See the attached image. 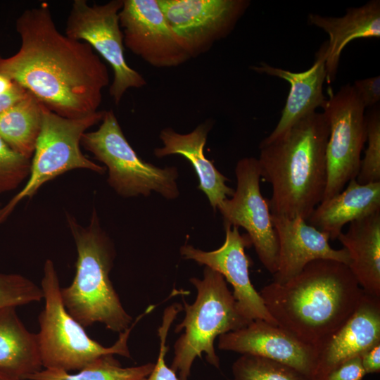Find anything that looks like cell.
I'll use <instances>...</instances> for the list:
<instances>
[{"mask_svg":"<svg viewBox=\"0 0 380 380\" xmlns=\"http://www.w3.org/2000/svg\"><path fill=\"white\" fill-rule=\"evenodd\" d=\"M15 27L21 45L14 55L0 56V75L62 117L82 118L99 111L110 78L91 45L61 34L47 3L25 10Z\"/></svg>","mask_w":380,"mask_h":380,"instance_id":"6da1fadb","label":"cell"},{"mask_svg":"<svg viewBox=\"0 0 380 380\" xmlns=\"http://www.w3.org/2000/svg\"><path fill=\"white\" fill-rule=\"evenodd\" d=\"M259 293L278 326L317 349L355 312L364 291L347 265L316 260Z\"/></svg>","mask_w":380,"mask_h":380,"instance_id":"7a4b0ae2","label":"cell"},{"mask_svg":"<svg viewBox=\"0 0 380 380\" xmlns=\"http://www.w3.org/2000/svg\"><path fill=\"white\" fill-rule=\"evenodd\" d=\"M329 127L324 113L300 120L275 141L260 145V177L272 186V215L307 221L322 202L327 182Z\"/></svg>","mask_w":380,"mask_h":380,"instance_id":"3957f363","label":"cell"},{"mask_svg":"<svg viewBox=\"0 0 380 380\" xmlns=\"http://www.w3.org/2000/svg\"><path fill=\"white\" fill-rule=\"evenodd\" d=\"M66 217L77 258L72 283L61 288L63 305L84 328L100 322L120 334L130 327L132 317L109 277L115 257L113 243L101 228L95 210L86 227L70 214Z\"/></svg>","mask_w":380,"mask_h":380,"instance_id":"277c9868","label":"cell"},{"mask_svg":"<svg viewBox=\"0 0 380 380\" xmlns=\"http://www.w3.org/2000/svg\"><path fill=\"white\" fill-rule=\"evenodd\" d=\"M190 281L197 295L192 304L184 300L185 316L175 331H184L174 345L170 366L179 380H188L194 360L201 357L203 353L208 363L220 368V359L214 348L215 338L249 323L239 312L221 274L205 267L202 279L193 277Z\"/></svg>","mask_w":380,"mask_h":380,"instance_id":"5b68a950","label":"cell"},{"mask_svg":"<svg viewBox=\"0 0 380 380\" xmlns=\"http://www.w3.org/2000/svg\"><path fill=\"white\" fill-rule=\"evenodd\" d=\"M43 270L41 289L45 305L39 315V332L37 334L42 367L79 371L106 355L130 357L127 346L130 332L147 313L140 315L134 324L120 333L112 346L104 347L92 339L65 308L53 261L47 259Z\"/></svg>","mask_w":380,"mask_h":380,"instance_id":"8992f818","label":"cell"},{"mask_svg":"<svg viewBox=\"0 0 380 380\" xmlns=\"http://www.w3.org/2000/svg\"><path fill=\"white\" fill-rule=\"evenodd\" d=\"M81 145L105 165L108 182L120 196H147L152 191L168 199L179 196L177 168H160L143 160L127 141L112 110L105 111L98 129L83 134Z\"/></svg>","mask_w":380,"mask_h":380,"instance_id":"52a82bcc","label":"cell"},{"mask_svg":"<svg viewBox=\"0 0 380 380\" xmlns=\"http://www.w3.org/2000/svg\"><path fill=\"white\" fill-rule=\"evenodd\" d=\"M106 110L77 119L62 117L42 104V128L31 160L28 179L20 191L0 208V224L23 198H32L46 182L75 169L103 174L106 167L91 161L80 149L81 139L90 127L101 122Z\"/></svg>","mask_w":380,"mask_h":380,"instance_id":"ba28073f","label":"cell"},{"mask_svg":"<svg viewBox=\"0 0 380 380\" xmlns=\"http://www.w3.org/2000/svg\"><path fill=\"white\" fill-rule=\"evenodd\" d=\"M122 6V0L91 6L85 0H75L65 27L67 37L88 43L111 66L113 80L109 94L116 105L129 89H139L146 84L144 77L125 61L119 21Z\"/></svg>","mask_w":380,"mask_h":380,"instance_id":"9c48e42d","label":"cell"},{"mask_svg":"<svg viewBox=\"0 0 380 380\" xmlns=\"http://www.w3.org/2000/svg\"><path fill=\"white\" fill-rule=\"evenodd\" d=\"M365 109L349 84L327 101L323 113L329 133L326 148L327 182L322 201L338 194L357 177L361 152L367 141Z\"/></svg>","mask_w":380,"mask_h":380,"instance_id":"30bf717a","label":"cell"},{"mask_svg":"<svg viewBox=\"0 0 380 380\" xmlns=\"http://www.w3.org/2000/svg\"><path fill=\"white\" fill-rule=\"evenodd\" d=\"M235 174L236 189L231 198L222 201L217 209L224 225L241 227L247 232L259 260L273 275L278 266L279 243L268 200L261 194L258 159L239 160Z\"/></svg>","mask_w":380,"mask_h":380,"instance_id":"8fae6325","label":"cell"},{"mask_svg":"<svg viewBox=\"0 0 380 380\" xmlns=\"http://www.w3.org/2000/svg\"><path fill=\"white\" fill-rule=\"evenodd\" d=\"M170 26L191 58L227 37L248 9V0H158Z\"/></svg>","mask_w":380,"mask_h":380,"instance_id":"7c38bea8","label":"cell"},{"mask_svg":"<svg viewBox=\"0 0 380 380\" xmlns=\"http://www.w3.org/2000/svg\"><path fill=\"white\" fill-rule=\"evenodd\" d=\"M119 21L124 45L150 65L175 68L191 59L158 0H122Z\"/></svg>","mask_w":380,"mask_h":380,"instance_id":"4fadbf2b","label":"cell"},{"mask_svg":"<svg viewBox=\"0 0 380 380\" xmlns=\"http://www.w3.org/2000/svg\"><path fill=\"white\" fill-rule=\"evenodd\" d=\"M225 240L217 249L204 251L184 245L180 253L184 259L193 260L221 274L233 287V296L240 314L249 322L264 319L277 324L268 312L259 292L251 282L250 262L245 248L251 246L248 235H241L239 227L224 225Z\"/></svg>","mask_w":380,"mask_h":380,"instance_id":"5bb4252c","label":"cell"},{"mask_svg":"<svg viewBox=\"0 0 380 380\" xmlns=\"http://www.w3.org/2000/svg\"><path fill=\"white\" fill-rule=\"evenodd\" d=\"M218 348L285 364L311 380L317 365L316 347L264 319H254L242 328L220 335Z\"/></svg>","mask_w":380,"mask_h":380,"instance_id":"9a60e30c","label":"cell"},{"mask_svg":"<svg viewBox=\"0 0 380 380\" xmlns=\"http://www.w3.org/2000/svg\"><path fill=\"white\" fill-rule=\"evenodd\" d=\"M272 221L279 243L278 266L273 281L286 282L316 260H331L350 265L346 248H333L329 236L303 218L272 215Z\"/></svg>","mask_w":380,"mask_h":380,"instance_id":"2e32d148","label":"cell"},{"mask_svg":"<svg viewBox=\"0 0 380 380\" xmlns=\"http://www.w3.org/2000/svg\"><path fill=\"white\" fill-rule=\"evenodd\" d=\"M380 343V297L367 293L352 315L317 348L312 380H324L343 362Z\"/></svg>","mask_w":380,"mask_h":380,"instance_id":"e0dca14e","label":"cell"},{"mask_svg":"<svg viewBox=\"0 0 380 380\" xmlns=\"http://www.w3.org/2000/svg\"><path fill=\"white\" fill-rule=\"evenodd\" d=\"M325 53L326 42L316 53L312 67L301 72H293L265 63L251 68L255 72L281 78L290 84L280 119L274 130L260 145L275 141L300 120L315 112L316 108H324L327 101L323 94V84L326 81Z\"/></svg>","mask_w":380,"mask_h":380,"instance_id":"ac0fdd59","label":"cell"},{"mask_svg":"<svg viewBox=\"0 0 380 380\" xmlns=\"http://www.w3.org/2000/svg\"><path fill=\"white\" fill-rule=\"evenodd\" d=\"M211 127V122H205L186 134L166 127L160 133L163 146L155 148L154 155L163 158L177 154L186 158L198 175V189L205 193L215 210L222 201L233 196L234 190L226 184L228 179L204 155V146Z\"/></svg>","mask_w":380,"mask_h":380,"instance_id":"d6986e66","label":"cell"},{"mask_svg":"<svg viewBox=\"0 0 380 380\" xmlns=\"http://www.w3.org/2000/svg\"><path fill=\"white\" fill-rule=\"evenodd\" d=\"M308 22L329 35L325 70L326 81L331 84L337 74L341 52L349 42L356 39L380 37V1L372 0L360 7L348 8L343 17L310 13Z\"/></svg>","mask_w":380,"mask_h":380,"instance_id":"ffe728a7","label":"cell"},{"mask_svg":"<svg viewBox=\"0 0 380 380\" xmlns=\"http://www.w3.org/2000/svg\"><path fill=\"white\" fill-rule=\"evenodd\" d=\"M380 210V182L362 184L351 179L344 190L322 201L307 221L336 239L348 223Z\"/></svg>","mask_w":380,"mask_h":380,"instance_id":"44dd1931","label":"cell"},{"mask_svg":"<svg viewBox=\"0 0 380 380\" xmlns=\"http://www.w3.org/2000/svg\"><path fill=\"white\" fill-rule=\"evenodd\" d=\"M337 239L349 253L348 267L361 289L380 297V210L351 222Z\"/></svg>","mask_w":380,"mask_h":380,"instance_id":"7402d4cb","label":"cell"},{"mask_svg":"<svg viewBox=\"0 0 380 380\" xmlns=\"http://www.w3.org/2000/svg\"><path fill=\"white\" fill-rule=\"evenodd\" d=\"M42 367L37 335L24 326L15 308L0 310V374L26 380Z\"/></svg>","mask_w":380,"mask_h":380,"instance_id":"603a6c76","label":"cell"},{"mask_svg":"<svg viewBox=\"0 0 380 380\" xmlns=\"http://www.w3.org/2000/svg\"><path fill=\"white\" fill-rule=\"evenodd\" d=\"M42 103L29 91L0 113V137L16 153L31 159L42 128Z\"/></svg>","mask_w":380,"mask_h":380,"instance_id":"cb8c5ba5","label":"cell"},{"mask_svg":"<svg viewBox=\"0 0 380 380\" xmlns=\"http://www.w3.org/2000/svg\"><path fill=\"white\" fill-rule=\"evenodd\" d=\"M154 366V363L148 362L139 366L122 367L113 355H108L75 374L44 368L30 374L26 380H141L151 373Z\"/></svg>","mask_w":380,"mask_h":380,"instance_id":"d4e9b609","label":"cell"},{"mask_svg":"<svg viewBox=\"0 0 380 380\" xmlns=\"http://www.w3.org/2000/svg\"><path fill=\"white\" fill-rule=\"evenodd\" d=\"M233 380H311L285 364L242 354L232 365Z\"/></svg>","mask_w":380,"mask_h":380,"instance_id":"484cf974","label":"cell"},{"mask_svg":"<svg viewBox=\"0 0 380 380\" xmlns=\"http://www.w3.org/2000/svg\"><path fill=\"white\" fill-rule=\"evenodd\" d=\"M366 118L367 147L356 177L357 182L362 184L380 182L379 108L374 106Z\"/></svg>","mask_w":380,"mask_h":380,"instance_id":"4316f807","label":"cell"},{"mask_svg":"<svg viewBox=\"0 0 380 380\" xmlns=\"http://www.w3.org/2000/svg\"><path fill=\"white\" fill-rule=\"evenodd\" d=\"M44 298L41 286L18 274L0 273V310L27 305Z\"/></svg>","mask_w":380,"mask_h":380,"instance_id":"83f0119b","label":"cell"},{"mask_svg":"<svg viewBox=\"0 0 380 380\" xmlns=\"http://www.w3.org/2000/svg\"><path fill=\"white\" fill-rule=\"evenodd\" d=\"M31 160L14 151L0 137V195L13 189L28 178Z\"/></svg>","mask_w":380,"mask_h":380,"instance_id":"f1b7e54d","label":"cell"},{"mask_svg":"<svg viewBox=\"0 0 380 380\" xmlns=\"http://www.w3.org/2000/svg\"><path fill=\"white\" fill-rule=\"evenodd\" d=\"M182 310L183 308L179 303L172 304L165 310L162 324L158 330L160 338V350L157 362L151 373L141 380H179L176 373L170 367L167 366L165 357L169 349L166 345L169 329L177 315Z\"/></svg>","mask_w":380,"mask_h":380,"instance_id":"f546056e","label":"cell"},{"mask_svg":"<svg viewBox=\"0 0 380 380\" xmlns=\"http://www.w3.org/2000/svg\"><path fill=\"white\" fill-rule=\"evenodd\" d=\"M353 87L365 108L376 106L379 101V76L356 80Z\"/></svg>","mask_w":380,"mask_h":380,"instance_id":"4dcf8cb0","label":"cell"},{"mask_svg":"<svg viewBox=\"0 0 380 380\" xmlns=\"http://www.w3.org/2000/svg\"><path fill=\"white\" fill-rule=\"evenodd\" d=\"M365 374L360 356H355L336 367L324 380H363Z\"/></svg>","mask_w":380,"mask_h":380,"instance_id":"1f68e13d","label":"cell"},{"mask_svg":"<svg viewBox=\"0 0 380 380\" xmlns=\"http://www.w3.org/2000/svg\"><path fill=\"white\" fill-rule=\"evenodd\" d=\"M360 357L366 374L379 373L380 372V343L365 351Z\"/></svg>","mask_w":380,"mask_h":380,"instance_id":"d6a6232c","label":"cell"},{"mask_svg":"<svg viewBox=\"0 0 380 380\" xmlns=\"http://www.w3.org/2000/svg\"><path fill=\"white\" fill-rule=\"evenodd\" d=\"M28 91L15 83L6 91L0 94V113L23 99Z\"/></svg>","mask_w":380,"mask_h":380,"instance_id":"836d02e7","label":"cell"},{"mask_svg":"<svg viewBox=\"0 0 380 380\" xmlns=\"http://www.w3.org/2000/svg\"><path fill=\"white\" fill-rule=\"evenodd\" d=\"M13 84L10 80L0 75V94L8 90Z\"/></svg>","mask_w":380,"mask_h":380,"instance_id":"e575fe53","label":"cell"},{"mask_svg":"<svg viewBox=\"0 0 380 380\" xmlns=\"http://www.w3.org/2000/svg\"><path fill=\"white\" fill-rule=\"evenodd\" d=\"M0 380H17V379H13L0 374Z\"/></svg>","mask_w":380,"mask_h":380,"instance_id":"d590c367","label":"cell"}]
</instances>
